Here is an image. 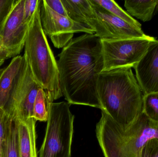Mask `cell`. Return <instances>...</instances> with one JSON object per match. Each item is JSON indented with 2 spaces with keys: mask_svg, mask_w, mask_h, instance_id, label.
<instances>
[{
  "mask_svg": "<svg viewBox=\"0 0 158 157\" xmlns=\"http://www.w3.org/2000/svg\"><path fill=\"white\" fill-rule=\"evenodd\" d=\"M94 12L91 29L101 40H118L145 38L147 35L139 29L90 0Z\"/></svg>",
  "mask_w": 158,
  "mask_h": 157,
  "instance_id": "cell-9",
  "label": "cell"
},
{
  "mask_svg": "<svg viewBox=\"0 0 158 157\" xmlns=\"http://www.w3.org/2000/svg\"><path fill=\"white\" fill-rule=\"evenodd\" d=\"M70 105L65 101L52 103L39 157H71L75 117Z\"/></svg>",
  "mask_w": 158,
  "mask_h": 157,
  "instance_id": "cell-5",
  "label": "cell"
},
{
  "mask_svg": "<svg viewBox=\"0 0 158 157\" xmlns=\"http://www.w3.org/2000/svg\"><path fill=\"white\" fill-rule=\"evenodd\" d=\"M102 112L97 124V138L105 157H140L142 148L152 139H158V123L143 113L123 130Z\"/></svg>",
  "mask_w": 158,
  "mask_h": 157,
  "instance_id": "cell-3",
  "label": "cell"
},
{
  "mask_svg": "<svg viewBox=\"0 0 158 157\" xmlns=\"http://www.w3.org/2000/svg\"><path fill=\"white\" fill-rule=\"evenodd\" d=\"M47 5L56 13L68 17L67 13L61 0H45Z\"/></svg>",
  "mask_w": 158,
  "mask_h": 157,
  "instance_id": "cell-24",
  "label": "cell"
},
{
  "mask_svg": "<svg viewBox=\"0 0 158 157\" xmlns=\"http://www.w3.org/2000/svg\"><path fill=\"white\" fill-rule=\"evenodd\" d=\"M41 2L40 0L29 26L24 55L34 79L53 102L63 96V94L59 84L57 61L42 28Z\"/></svg>",
  "mask_w": 158,
  "mask_h": 157,
  "instance_id": "cell-4",
  "label": "cell"
},
{
  "mask_svg": "<svg viewBox=\"0 0 158 157\" xmlns=\"http://www.w3.org/2000/svg\"><path fill=\"white\" fill-rule=\"evenodd\" d=\"M21 70L6 107V113L14 120L24 121L32 118L33 105L40 86L33 77L23 55Z\"/></svg>",
  "mask_w": 158,
  "mask_h": 157,
  "instance_id": "cell-7",
  "label": "cell"
},
{
  "mask_svg": "<svg viewBox=\"0 0 158 157\" xmlns=\"http://www.w3.org/2000/svg\"><path fill=\"white\" fill-rule=\"evenodd\" d=\"M58 56L60 89L67 102L101 109L97 92L104 65L100 38L95 34L73 38Z\"/></svg>",
  "mask_w": 158,
  "mask_h": 157,
  "instance_id": "cell-1",
  "label": "cell"
},
{
  "mask_svg": "<svg viewBox=\"0 0 158 157\" xmlns=\"http://www.w3.org/2000/svg\"><path fill=\"white\" fill-rule=\"evenodd\" d=\"M0 46H2V45H1V42H0Z\"/></svg>",
  "mask_w": 158,
  "mask_h": 157,
  "instance_id": "cell-27",
  "label": "cell"
},
{
  "mask_svg": "<svg viewBox=\"0 0 158 157\" xmlns=\"http://www.w3.org/2000/svg\"><path fill=\"white\" fill-rule=\"evenodd\" d=\"M40 0H25L24 7V21L29 24Z\"/></svg>",
  "mask_w": 158,
  "mask_h": 157,
  "instance_id": "cell-21",
  "label": "cell"
},
{
  "mask_svg": "<svg viewBox=\"0 0 158 157\" xmlns=\"http://www.w3.org/2000/svg\"><path fill=\"white\" fill-rule=\"evenodd\" d=\"M98 5L107 10L117 17L124 20L130 25L142 29V25L136 19L134 18L126 11L122 9L115 1L113 0H93Z\"/></svg>",
  "mask_w": 158,
  "mask_h": 157,
  "instance_id": "cell-18",
  "label": "cell"
},
{
  "mask_svg": "<svg viewBox=\"0 0 158 157\" xmlns=\"http://www.w3.org/2000/svg\"><path fill=\"white\" fill-rule=\"evenodd\" d=\"M5 110L0 108V157H5Z\"/></svg>",
  "mask_w": 158,
  "mask_h": 157,
  "instance_id": "cell-23",
  "label": "cell"
},
{
  "mask_svg": "<svg viewBox=\"0 0 158 157\" xmlns=\"http://www.w3.org/2000/svg\"><path fill=\"white\" fill-rule=\"evenodd\" d=\"M16 121L19 157H38L36 144V121L32 118L24 121Z\"/></svg>",
  "mask_w": 158,
  "mask_h": 157,
  "instance_id": "cell-13",
  "label": "cell"
},
{
  "mask_svg": "<svg viewBox=\"0 0 158 157\" xmlns=\"http://www.w3.org/2000/svg\"><path fill=\"white\" fill-rule=\"evenodd\" d=\"M61 1L69 18L91 29L95 14L90 0Z\"/></svg>",
  "mask_w": 158,
  "mask_h": 157,
  "instance_id": "cell-14",
  "label": "cell"
},
{
  "mask_svg": "<svg viewBox=\"0 0 158 157\" xmlns=\"http://www.w3.org/2000/svg\"><path fill=\"white\" fill-rule=\"evenodd\" d=\"M134 68L144 95L158 92V40L149 46Z\"/></svg>",
  "mask_w": 158,
  "mask_h": 157,
  "instance_id": "cell-11",
  "label": "cell"
},
{
  "mask_svg": "<svg viewBox=\"0 0 158 157\" xmlns=\"http://www.w3.org/2000/svg\"><path fill=\"white\" fill-rule=\"evenodd\" d=\"M140 157H158V139L148 142L142 148Z\"/></svg>",
  "mask_w": 158,
  "mask_h": 157,
  "instance_id": "cell-20",
  "label": "cell"
},
{
  "mask_svg": "<svg viewBox=\"0 0 158 157\" xmlns=\"http://www.w3.org/2000/svg\"><path fill=\"white\" fill-rule=\"evenodd\" d=\"M101 111L126 130L143 114L144 94L131 68L99 74L97 84Z\"/></svg>",
  "mask_w": 158,
  "mask_h": 157,
  "instance_id": "cell-2",
  "label": "cell"
},
{
  "mask_svg": "<svg viewBox=\"0 0 158 157\" xmlns=\"http://www.w3.org/2000/svg\"><path fill=\"white\" fill-rule=\"evenodd\" d=\"M52 103L53 102L47 97L44 90L40 88L34 101L32 118L36 121L47 122Z\"/></svg>",
  "mask_w": 158,
  "mask_h": 157,
  "instance_id": "cell-17",
  "label": "cell"
},
{
  "mask_svg": "<svg viewBox=\"0 0 158 157\" xmlns=\"http://www.w3.org/2000/svg\"><path fill=\"white\" fill-rule=\"evenodd\" d=\"M15 0H0V29L8 16Z\"/></svg>",
  "mask_w": 158,
  "mask_h": 157,
  "instance_id": "cell-22",
  "label": "cell"
},
{
  "mask_svg": "<svg viewBox=\"0 0 158 157\" xmlns=\"http://www.w3.org/2000/svg\"><path fill=\"white\" fill-rule=\"evenodd\" d=\"M5 157H19L17 122L6 112L5 118Z\"/></svg>",
  "mask_w": 158,
  "mask_h": 157,
  "instance_id": "cell-16",
  "label": "cell"
},
{
  "mask_svg": "<svg viewBox=\"0 0 158 157\" xmlns=\"http://www.w3.org/2000/svg\"><path fill=\"white\" fill-rule=\"evenodd\" d=\"M143 113L150 120L158 123V92L144 95Z\"/></svg>",
  "mask_w": 158,
  "mask_h": 157,
  "instance_id": "cell-19",
  "label": "cell"
},
{
  "mask_svg": "<svg viewBox=\"0 0 158 157\" xmlns=\"http://www.w3.org/2000/svg\"><path fill=\"white\" fill-rule=\"evenodd\" d=\"M156 40L149 36L141 38L101 40L104 62L102 72L134 68Z\"/></svg>",
  "mask_w": 158,
  "mask_h": 157,
  "instance_id": "cell-6",
  "label": "cell"
},
{
  "mask_svg": "<svg viewBox=\"0 0 158 157\" xmlns=\"http://www.w3.org/2000/svg\"><path fill=\"white\" fill-rule=\"evenodd\" d=\"M24 57L18 55L0 73V108L5 109L23 64Z\"/></svg>",
  "mask_w": 158,
  "mask_h": 157,
  "instance_id": "cell-12",
  "label": "cell"
},
{
  "mask_svg": "<svg viewBox=\"0 0 158 157\" xmlns=\"http://www.w3.org/2000/svg\"><path fill=\"white\" fill-rule=\"evenodd\" d=\"M156 10L157 12V13L158 14V0L156 6Z\"/></svg>",
  "mask_w": 158,
  "mask_h": 157,
  "instance_id": "cell-25",
  "label": "cell"
},
{
  "mask_svg": "<svg viewBox=\"0 0 158 157\" xmlns=\"http://www.w3.org/2000/svg\"><path fill=\"white\" fill-rule=\"evenodd\" d=\"M25 0H15L8 16L0 29V42L8 58L15 57L25 46L29 24L24 21Z\"/></svg>",
  "mask_w": 158,
  "mask_h": 157,
  "instance_id": "cell-10",
  "label": "cell"
},
{
  "mask_svg": "<svg viewBox=\"0 0 158 157\" xmlns=\"http://www.w3.org/2000/svg\"><path fill=\"white\" fill-rule=\"evenodd\" d=\"M3 64H0V67H1V66H2V65Z\"/></svg>",
  "mask_w": 158,
  "mask_h": 157,
  "instance_id": "cell-26",
  "label": "cell"
},
{
  "mask_svg": "<svg viewBox=\"0 0 158 157\" xmlns=\"http://www.w3.org/2000/svg\"><path fill=\"white\" fill-rule=\"evenodd\" d=\"M158 0H126L124 7L130 15L143 22L153 18Z\"/></svg>",
  "mask_w": 158,
  "mask_h": 157,
  "instance_id": "cell-15",
  "label": "cell"
},
{
  "mask_svg": "<svg viewBox=\"0 0 158 157\" xmlns=\"http://www.w3.org/2000/svg\"><path fill=\"white\" fill-rule=\"evenodd\" d=\"M40 16L44 32L57 49L64 48L68 44L75 33L95 34L94 30L84 25L56 13L47 5L45 0L41 2Z\"/></svg>",
  "mask_w": 158,
  "mask_h": 157,
  "instance_id": "cell-8",
  "label": "cell"
}]
</instances>
